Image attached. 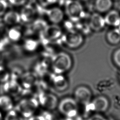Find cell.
I'll return each mask as SVG.
<instances>
[{
	"label": "cell",
	"instance_id": "cell-26",
	"mask_svg": "<svg viewBox=\"0 0 120 120\" xmlns=\"http://www.w3.org/2000/svg\"><path fill=\"white\" fill-rule=\"evenodd\" d=\"M7 8V2L5 0H0V16L5 14Z\"/></svg>",
	"mask_w": 120,
	"mask_h": 120
},
{
	"label": "cell",
	"instance_id": "cell-20",
	"mask_svg": "<svg viewBox=\"0 0 120 120\" xmlns=\"http://www.w3.org/2000/svg\"><path fill=\"white\" fill-rule=\"evenodd\" d=\"M9 38L13 41H17L20 39L21 37V32L16 28L10 29L8 32Z\"/></svg>",
	"mask_w": 120,
	"mask_h": 120
},
{
	"label": "cell",
	"instance_id": "cell-6",
	"mask_svg": "<svg viewBox=\"0 0 120 120\" xmlns=\"http://www.w3.org/2000/svg\"><path fill=\"white\" fill-rule=\"evenodd\" d=\"M39 104L44 108L52 110L58 105V100L57 97L54 94L49 93H41L38 96Z\"/></svg>",
	"mask_w": 120,
	"mask_h": 120
},
{
	"label": "cell",
	"instance_id": "cell-9",
	"mask_svg": "<svg viewBox=\"0 0 120 120\" xmlns=\"http://www.w3.org/2000/svg\"><path fill=\"white\" fill-rule=\"evenodd\" d=\"M90 108L96 112H104L107 110L109 107L108 99L102 96L95 98L90 103Z\"/></svg>",
	"mask_w": 120,
	"mask_h": 120
},
{
	"label": "cell",
	"instance_id": "cell-31",
	"mask_svg": "<svg viewBox=\"0 0 120 120\" xmlns=\"http://www.w3.org/2000/svg\"><path fill=\"white\" fill-rule=\"evenodd\" d=\"M88 120H107L102 116L99 114H96L90 117Z\"/></svg>",
	"mask_w": 120,
	"mask_h": 120
},
{
	"label": "cell",
	"instance_id": "cell-11",
	"mask_svg": "<svg viewBox=\"0 0 120 120\" xmlns=\"http://www.w3.org/2000/svg\"><path fill=\"white\" fill-rule=\"evenodd\" d=\"M105 24L113 27L120 26V13L115 9H111L104 16Z\"/></svg>",
	"mask_w": 120,
	"mask_h": 120
},
{
	"label": "cell",
	"instance_id": "cell-24",
	"mask_svg": "<svg viewBox=\"0 0 120 120\" xmlns=\"http://www.w3.org/2000/svg\"><path fill=\"white\" fill-rule=\"evenodd\" d=\"M46 23L42 20H38L36 21L33 25V29L34 30H43L46 27Z\"/></svg>",
	"mask_w": 120,
	"mask_h": 120
},
{
	"label": "cell",
	"instance_id": "cell-7",
	"mask_svg": "<svg viewBox=\"0 0 120 120\" xmlns=\"http://www.w3.org/2000/svg\"><path fill=\"white\" fill-rule=\"evenodd\" d=\"M75 99L77 103L82 105H88L90 103L92 97L90 90L84 86L78 87L74 92Z\"/></svg>",
	"mask_w": 120,
	"mask_h": 120
},
{
	"label": "cell",
	"instance_id": "cell-3",
	"mask_svg": "<svg viewBox=\"0 0 120 120\" xmlns=\"http://www.w3.org/2000/svg\"><path fill=\"white\" fill-rule=\"evenodd\" d=\"M65 12L68 17L73 21L78 20L83 14V8L78 0H68L65 4Z\"/></svg>",
	"mask_w": 120,
	"mask_h": 120
},
{
	"label": "cell",
	"instance_id": "cell-30",
	"mask_svg": "<svg viewBox=\"0 0 120 120\" xmlns=\"http://www.w3.org/2000/svg\"><path fill=\"white\" fill-rule=\"evenodd\" d=\"M8 1L12 5L15 6H21L25 3L26 0H8Z\"/></svg>",
	"mask_w": 120,
	"mask_h": 120
},
{
	"label": "cell",
	"instance_id": "cell-1",
	"mask_svg": "<svg viewBox=\"0 0 120 120\" xmlns=\"http://www.w3.org/2000/svg\"><path fill=\"white\" fill-rule=\"evenodd\" d=\"M72 60L70 55L65 52L56 54L52 61V68L55 74L62 75L71 68Z\"/></svg>",
	"mask_w": 120,
	"mask_h": 120
},
{
	"label": "cell",
	"instance_id": "cell-16",
	"mask_svg": "<svg viewBox=\"0 0 120 120\" xmlns=\"http://www.w3.org/2000/svg\"><path fill=\"white\" fill-rule=\"evenodd\" d=\"M3 21L8 25H15L19 23L21 21L20 15L15 11H10L4 14Z\"/></svg>",
	"mask_w": 120,
	"mask_h": 120
},
{
	"label": "cell",
	"instance_id": "cell-19",
	"mask_svg": "<svg viewBox=\"0 0 120 120\" xmlns=\"http://www.w3.org/2000/svg\"><path fill=\"white\" fill-rule=\"evenodd\" d=\"M52 83L54 87L58 90H65L68 86L67 80L61 75L55 74L52 79Z\"/></svg>",
	"mask_w": 120,
	"mask_h": 120
},
{
	"label": "cell",
	"instance_id": "cell-14",
	"mask_svg": "<svg viewBox=\"0 0 120 120\" xmlns=\"http://www.w3.org/2000/svg\"><path fill=\"white\" fill-rule=\"evenodd\" d=\"M112 6V0H95L94 8L97 12L106 13L111 9Z\"/></svg>",
	"mask_w": 120,
	"mask_h": 120
},
{
	"label": "cell",
	"instance_id": "cell-25",
	"mask_svg": "<svg viewBox=\"0 0 120 120\" xmlns=\"http://www.w3.org/2000/svg\"><path fill=\"white\" fill-rule=\"evenodd\" d=\"M113 60L115 65L120 68V48L117 49L114 52Z\"/></svg>",
	"mask_w": 120,
	"mask_h": 120
},
{
	"label": "cell",
	"instance_id": "cell-18",
	"mask_svg": "<svg viewBox=\"0 0 120 120\" xmlns=\"http://www.w3.org/2000/svg\"><path fill=\"white\" fill-rule=\"evenodd\" d=\"M13 101L9 95H3L0 96V109L8 112L13 110Z\"/></svg>",
	"mask_w": 120,
	"mask_h": 120
},
{
	"label": "cell",
	"instance_id": "cell-10",
	"mask_svg": "<svg viewBox=\"0 0 120 120\" xmlns=\"http://www.w3.org/2000/svg\"><path fill=\"white\" fill-rule=\"evenodd\" d=\"M44 37L48 40H54L59 38L62 34L61 28L56 24L46 25L43 30Z\"/></svg>",
	"mask_w": 120,
	"mask_h": 120
},
{
	"label": "cell",
	"instance_id": "cell-8",
	"mask_svg": "<svg viewBox=\"0 0 120 120\" xmlns=\"http://www.w3.org/2000/svg\"><path fill=\"white\" fill-rule=\"evenodd\" d=\"M106 25L104 17L98 12L93 13L89 18V27L92 30L98 32L101 30Z\"/></svg>",
	"mask_w": 120,
	"mask_h": 120
},
{
	"label": "cell",
	"instance_id": "cell-15",
	"mask_svg": "<svg viewBox=\"0 0 120 120\" xmlns=\"http://www.w3.org/2000/svg\"><path fill=\"white\" fill-rule=\"evenodd\" d=\"M21 90V86L16 81L8 80L5 82L4 90L8 95H16L19 93Z\"/></svg>",
	"mask_w": 120,
	"mask_h": 120
},
{
	"label": "cell",
	"instance_id": "cell-17",
	"mask_svg": "<svg viewBox=\"0 0 120 120\" xmlns=\"http://www.w3.org/2000/svg\"><path fill=\"white\" fill-rule=\"evenodd\" d=\"M107 41L112 45H117L120 42V29L114 27L107 31L106 35Z\"/></svg>",
	"mask_w": 120,
	"mask_h": 120
},
{
	"label": "cell",
	"instance_id": "cell-27",
	"mask_svg": "<svg viewBox=\"0 0 120 120\" xmlns=\"http://www.w3.org/2000/svg\"><path fill=\"white\" fill-rule=\"evenodd\" d=\"M37 45V43L36 41L32 40H28L26 41L25 45L26 47L28 49H33Z\"/></svg>",
	"mask_w": 120,
	"mask_h": 120
},
{
	"label": "cell",
	"instance_id": "cell-32",
	"mask_svg": "<svg viewBox=\"0 0 120 120\" xmlns=\"http://www.w3.org/2000/svg\"><path fill=\"white\" fill-rule=\"evenodd\" d=\"M0 120H3V117L1 112H0Z\"/></svg>",
	"mask_w": 120,
	"mask_h": 120
},
{
	"label": "cell",
	"instance_id": "cell-21",
	"mask_svg": "<svg viewBox=\"0 0 120 120\" xmlns=\"http://www.w3.org/2000/svg\"><path fill=\"white\" fill-rule=\"evenodd\" d=\"M8 112L5 120H23V117L16 111L12 110Z\"/></svg>",
	"mask_w": 120,
	"mask_h": 120
},
{
	"label": "cell",
	"instance_id": "cell-28",
	"mask_svg": "<svg viewBox=\"0 0 120 120\" xmlns=\"http://www.w3.org/2000/svg\"><path fill=\"white\" fill-rule=\"evenodd\" d=\"M40 4L44 7L48 6L55 3L57 0H39Z\"/></svg>",
	"mask_w": 120,
	"mask_h": 120
},
{
	"label": "cell",
	"instance_id": "cell-35",
	"mask_svg": "<svg viewBox=\"0 0 120 120\" xmlns=\"http://www.w3.org/2000/svg\"></svg>",
	"mask_w": 120,
	"mask_h": 120
},
{
	"label": "cell",
	"instance_id": "cell-34",
	"mask_svg": "<svg viewBox=\"0 0 120 120\" xmlns=\"http://www.w3.org/2000/svg\"></svg>",
	"mask_w": 120,
	"mask_h": 120
},
{
	"label": "cell",
	"instance_id": "cell-29",
	"mask_svg": "<svg viewBox=\"0 0 120 120\" xmlns=\"http://www.w3.org/2000/svg\"><path fill=\"white\" fill-rule=\"evenodd\" d=\"M47 118L44 115H33L28 118V120H47Z\"/></svg>",
	"mask_w": 120,
	"mask_h": 120
},
{
	"label": "cell",
	"instance_id": "cell-33",
	"mask_svg": "<svg viewBox=\"0 0 120 120\" xmlns=\"http://www.w3.org/2000/svg\"><path fill=\"white\" fill-rule=\"evenodd\" d=\"M82 0V1H86V0Z\"/></svg>",
	"mask_w": 120,
	"mask_h": 120
},
{
	"label": "cell",
	"instance_id": "cell-12",
	"mask_svg": "<svg viewBox=\"0 0 120 120\" xmlns=\"http://www.w3.org/2000/svg\"><path fill=\"white\" fill-rule=\"evenodd\" d=\"M46 14L50 21L54 24H57L61 22L64 18V13L59 8H53L47 10Z\"/></svg>",
	"mask_w": 120,
	"mask_h": 120
},
{
	"label": "cell",
	"instance_id": "cell-22",
	"mask_svg": "<svg viewBox=\"0 0 120 120\" xmlns=\"http://www.w3.org/2000/svg\"><path fill=\"white\" fill-rule=\"evenodd\" d=\"M36 81V79L34 75L28 74L23 77V83L24 86L30 87L35 83Z\"/></svg>",
	"mask_w": 120,
	"mask_h": 120
},
{
	"label": "cell",
	"instance_id": "cell-2",
	"mask_svg": "<svg viewBox=\"0 0 120 120\" xmlns=\"http://www.w3.org/2000/svg\"><path fill=\"white\" fill-rule=\"evenodd\" d=\"M39 105L38 100L32 98L21 99L16 106V111L22 117L29 118L33 116Z\"/></svg>",
	"mask_w": 120,
	"mask_h": 120
},
{
	"label": "cell",
	"instance_id": "cell-13",
	"mask_svg": "<svg viewBox=\"0 0 120 120\" xmlns=\"http://www.w3.org/2000/svg\"><path fill=\"white\" fill-rule=\"evenodd\" d=\"M20 15L22 21L24 22H30L34 19L36 11L31 6L27 5L22 8Z\"/></svg>",
	"mask_w": 120,
	"mask_h": 120
},
{
	"label": "cell",
	"instance_id": "cell-23",
	"mask_svg": "<svg viewBox=\"0 0 120 120\" xmlns=\"http://www.w3.org/2000/svg\"><path fill=\"white\" fill-rule=\"evenodd\" d=\"M9 74L3 67L0 66V82H5L8 80Z\"/></svg>",
	"mask_w": 120,
	"mask_h": 120
},
{
	"label": "cell",
	"instance_id": "cell-4",
	"mask_svg": "<svg viewBox=\"0 0 120 120\" xmlns=\"http://www.w3.org/2000/svg\"><path fill=\"white\" fill-rule=\"evenodd\" d=\"M58 108L60 112L65 116L68 118L74 117L78 112L77 102L70 98H66L59 103Z\"/></svg>",
	"mask_w": 120,
	"mask_h": 120
},
{
	"label": "cell",
	"instance_id": "cell-5",
	"mask_svg": "<svg viewBox=\"0 0 120 120\" xmlns=\"http://www.w3.org/2000/svg\"><path fill=\"white\" fill-rule=\"evenodd\" d=\"M63 41L68 47L75 49L82 45L83 37L80 32L75 30H70L63 37Z\"/></svg>",
	"mask_w": 120,
	"mask_h": 120
}]
</instances>
